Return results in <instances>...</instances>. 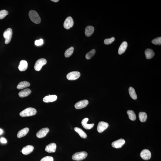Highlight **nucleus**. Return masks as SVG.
Returning <instances> with one entry per match:
<instances>
[{
    "label": "nucleus",
    "mask_w": 161,
    "mask_h": 161,
    "mask_svg": "<svg viewBox=\"0 0 161 161\" xmlns=\"http://www.w3.org/2000/svg\"><path fill=\"white\" fill-rule=\"evenodd\" d=\"M57 148V145L55 143H52L46 146L45 150L48 153L55 152Z\"/></svg>",
    "instance_id": "ddd939ff"
},
{
    "label": "nucleus",
    "mask_w": 161,
    "mask_h": 161,
    "mask_svg": "<svg viewBox=\"0 0 161 161\" xmlns=\"http://www.w3.org/2000/svg\"><path fill=\"white\" fill-rule=\"evenodd\" d=\"M30 86V83L27 81H23L20 82L18 85L17 88L18 89H22L25 88L29 87Z\"/></svg>",
    "instance_id": "5701e85b"
},
{
    "label": "nucleus",
    "mask_w": 161,
    "mask_h": 161,
    "mask_svg": "<svg viewBox=\"0 0 161 161\" xmlns=\"http://www.w3.org/2000/svg\"><path fill=\"white\" fill-rule=\"evenodd\" d=\"M74 47H71L66 51L64 56L68 58L70 57L71 56L74 51Z\"/></svg>",
    "instance_id": "cd10ccee"
},
{
    "label": "nucleus",
    "mask_w": 161,
    "mask_h": 161,
    "mask_svg": "<svg viewBox=\"0 0 161 161\" xmlns=\"http://www.w3.org/2000/svg\"><path fill=\"white\" fill-rule=\"evenodd\" d=\"M147 115L146 113L144 112H140L139 114V118L141 122L146 121L147 118Z\"/></svg>",
    "instance_id": "bb28decb"
},
{
    "label": "nucleus",
    "mask_w": 161,
    "mask_h": 161,
    "mask_svg": "<svg viewBox=\"0 0 161 161\" xmlns=\"http://www.w3.org/2000/svg\"><path fill=\"white\" fill-rule=\"evenodd\" d=\"M29 131V129L26 128H23L18 132L17 137L18 138H20L24 137L28 134Z\"/></svg>",
    "instance_id": "412c9836"
},
{
    "label": "nucleus",
    "mask_w": 161,
    "mask_h": 161,
    "mask_svg": "<svg viewBox=\"0 0 161 161\" xmlns=\"http://www.w3.org/2000/svg\"><path fill=\"white\" fill-rule=\"evenodd\" d=\"M37 112L36 110L34 108H29L21 112L20 115V116L23 117L30 116L35 115Z\"/></svg>",
    "instance_id": "f257e3e1"
},
{
    "label": "nucleus",
    "mask_w": 161,
    "mask_h": 161,
    "mask_svg": "<svg viewBox=\"0 0 161 161\" xmlns=\"http://www.w3.org/2000/svg\"><path fill=\"white\" fill-rule=\"evenodd\" d=\"M80 73L78 71H73L67 75V78L69 80H76L80 77Z\"/></svg>",
    "instance_id": "0eeeda50"
},
{
    "label": "nucleus",
    "mask_w": 161,
    "mask_h": 161,
    "mask_svg": "<svg viewBox=\"0 0 161 161\" xmlns=\"http://www.w3.org/2000/svg\"><path fill=\"white\" fill-rule=\"evenodd\" d=\"M115 38L114 37L110 39H106L104 40V43L105 45H109L112 43L114 41Z\"/></svg>",
    "instance_id": "2f4dec72"
},
{
    "label": "nucleus",
    "mask_w": 161,
    "mask_h": 161,
    "mask_svg": "<svg viewBox=\"0 0 161 161\" xmlns=\"http://www.w3.org/2000/svg\"><path fill=\"white\" fill-rule=\"evenodd\" d=\"M43 40L42 39H40V40H36L35 42V45L37 46H40L43 44Z\"/></svg>",
    "instance_id": "72a5a7b5"
},
{
    "label": "nucleus",
    "mask_w": 161,
    "mask_h": 161,
    "mask_svg": "<svg viewBox=\"0 0 161 161\" xmlns=\"http://www.w3.org/2000/svg\"><path fill=\"white\" fill-rule=\"evenodd\" d=\"M74 130L76 132L79 134L81 138H87V134L84 131H83V130L82 129L78 128V127H76V128H74Z\"/></svg>",
    "instance_id": "b1692460"
},
{
    "label": "nucleus",
    "mask_w": 161,
    "mask_h": 161,
    "mask_svg": "<svg viewBox=\"0 0 161 161\" xmlns=\"http://www.w3.org/2000/svg\"><path fill=\"white\" fill-rule=\"evenodd\" d=\"M129 118L132 121H135L136 119V116L134 112L132 110H128L127 112Z\"/></svg>",
    "instance_id": "a878e982"
},
{
    "label": "nucleus",
    "mask_w": 161,
    "mask_h": 161,
    "mask_svg": "<svg viewBox=\"0 0 161 161\" xmlns=\"http://www.w3.org/2000/svg\"><path fill=\"white\" fill-rule=\"evenodd\" d=\"M109 124L107 123L104 121H100L98 123L97 130L99 133H102L108 128Z\"/></svg>",
    "instance_id": "9d476101"
},
{
    "label": "nucleus",
    "mask_w": 161,
    "mask_h": 161,
    "mask_svg": "<svg viewBox=\"0 0 161 161\" xmlns=\"http://www.w3.org/2000/svg\"><path fill=\"white\" fill-rule=\"evenodd\" d=\"M28 67V63L26 61L22 60L20 62L18 68L21 71H23L26 70Z\"/></svg>",
    "instance_id": "dca6fc26"
},
{
    "label": "nucleus",
    "mask_w": 161,
    "mask_h": 161,
    "mask_svg": "<svg viewBox=\"0 0 161 161\" xmlns=\"http://www.w3.org/2000/svg\"><path fill=\"white\" fill-rule=\"evenodd\" d=\"M0 141L1 143L4 144H6L7 143V140L6 139L3 137H2L0 138Z\"/></svg>",
    "instance_id": "f704fd0d"
},
{
    "label": "nucleus",
    "mask_w": 161,
    "mask_h": 161,
    "mask_svg": "<svg viewBox=\"0 0 161 161\" xmlns=\"http://www.w3.org/2000/svg\"><path fill=\"white\" fill-rule=\"evenodd\" d=\"M53 157L50 156H46L43 157L40 161H53Z\"/></svg>",
    "instance_id": "473e14b6"
},
{
    "label": "nucleus",
    "mask_w": 161,
    "mask_h": 161,
    "mask_svg": "<svg viewBox=\"0 0 161 161\" xmlns=\"http://www.w3.org/2000/svg\"><path fill=\"white\" fill-rule=\"evenodd\" d=\"M140 156L144 160H149L151 157V154L149 150L144 149L140 152Z\"/></svg>",
    "instance_id": "1a4fd4ad"
},
{
    "label": "nucleus",
    "mask_w": 161,
    "mask_h": 161,
    "mask_svg": "<svg viewBox=\"0 0 161 161\" xmlns=\"http://www.w3.org/2000/svg\"><path fill=\"white\" fill-rule=\"evenodd\" d=\"M152 43L155 45H160L161 44V37H160L154 39L152 40Z\"/></svg>",
    "instance_id": "7c9ffc66"
},
{
    "label": "nucleus",
    "mask_w": 161,
    "mask_h": 161,
    "mask_svg": "<svg viewBox=\"0 0 161 161\" xmlns=\"http://www.w3.org/2000/svg\"><path fill=\"white\" fill-rule=\"evenodd\" d=\"M34 150V147L31 145L26 146L22 149V152L25 155H27L31 153Z\"/></svg>",
    "instance_id": "4468645a"
},
{
    "label": "nucleus",
    "mask_w": 161,
    "mask_h": 161,
    "mask_svg": "<svg viewBox=\"0 0 161 161\" xmlns=\"http://www.w3.org/2000/svg\"><path fill=\"white\" fill-rule=\"evenodd\" d=\"M87 156V153L85 152H77L73 155L72 158L74 160L80 161L84 160Z\"/></svg>",
    "instance_id": "7ed1b4c3"
},
{
    "label": "nucleus",
    "mask_w": 161,
    "mask_h": 161,
    "mask_svg": "<svg viewBox=\"0 0 161 161\" xmlns=\"http://www.w3.org/2000/svg\"><path fill=\"white\" fill-rule=\"evenodd\" d=\"M96 50L95 49H93L90 51L87 52L85 56V58L86 59L88 60L90 59L91 58L95 55L96 53Z\"/></svg>",
    "instance_id": "c85d7f7f"
},
{
    "label": "nucleus",
    "mask_w": 161,
    "mask_h": 161,
    "mask_svg": "<svg viewBox=\"0 0 161 161\" xmlns=\"http://www.w3.org/2000/svg\"><path fill=\"white\" fill-rule=\"evenodd\" d=\"M12 34V30L11 28L7 29L3 33V36L5 39V43L6 44H7L11 41Z\"/></svg>",
    "instance_id": "20e7f679"
},
{
    "label": "nucleus",
    "mask_w": 161,
    "mask_h": 161,
    "mask_svg": "<svg viewBox=\"0 0 161 161\" xmlns=\"http://www.w3.org/2000/svg\"><path fill=\"white\" fill-rule=\"evenodd\" d=\"M49 131V129L48 128H42L37 132V136L38 138H43L46 136Z\"/></svg>",
    "instance_id": "f8f14e48"
},
{
    "label": "nucleus",
    "mask_w": 161,
    "mask_h": 161,
    "mask_svg": "<svg viewBox=\"0 0 161 161\" xmlns=\"http://www.w3.org/2000/svg\"><path fill=\"white\" fill-rule=\"evenodd\" d=\"M31 91L29 89H26L23 90L19 93V96L20 97L23 98L31 94Z\"/></svg>",
    "instance_id": "6ab92c4d"
},
{
    "label": "nucleus",
    "mask_w": 161,
    "mask_h": 161,
    "mask_svg": "<svg viewBox=\"0 0 161 161\" xmlns=\"http://www.w3.org/2000/svg\"><path fill=\"white\" fill-rule=\"evenodd\" d=\"M57 98V96L55 95H49V96H46L44 98L43 101L45 103L52 102L56 100Z\"/></svg>",
    "instance_id": "2eb2a0df"
},
{
    "label": "nucleus",
    "mask_w": 161,
    "mask_h": 161,
    "mask_svg": "<svg viewBox=\"0 0 161 161\" xmlns=\"http://www.w3.org/2000/svg\"><path fill=\"white\" fill-rule=\"evenodd\" d=\"M74 25V20L71 16H69L65 19L64 23V28L68 30L72 28Z\"/></svg>",
    "instance_id": "423d86ee"
},
{
    "label": "nucleus",
    "mask_w": 161,
    "mask_h": 161,
    "mask_svg": "<svg viewBox=\"0 0 161 161\" xmlns=\"http://www.w3.org/2000/svg\"><path fill=\"white\" fill-rule=\"evenodd\" d=\"M125 143V141L123 139H120L113 142L112 146L115 148H120L123 146Z\"/></svg>",
    "instance_id": "9b49d317"
},
{
    "label": "nucleus",
    "mask_w": 161,
    "mask_h": 161,
    "mask_svg": "<svg viewBox=\"0 0 161 161\" xmlns=\"http://www.w3.org/2000/svg\"><path fill=\"white\" fill-rule=\"evenodd\" d=\"M51 1L52 2H53L57 3V2H58L59 1V0H51Z\"/></svg>",
    "instance_id": "c9c22d12"
},
{
    "label": "nucleus",
    "mask_w": 161,
    "mask_h": 161,
    "mask_svg": "<svg viewBox=\"0 0 161 161\" xmlns=\"http://www.w3.org/2000/svg\"><path fill=\"white\" fill-rule=\"evenodd\" d=\"M129 93L130 97L134 100H136L137 99V96L135 90L132 87H130L129 89Z\"/></svg>",
    "instance_id": "393cba45"
},
{
    "label": "nucleus",
    "mask_w": 161,
    "mask_h": 161,
    "mask_svg": "<svg viewBox=\"0 0 161 161\" xmlns=\"http://www.w3.org/2000/svg\"><path fill=\"white\" fill-rule=\"evenodd\" d=\"M47 63V60L45 59H40L37 60L34 65V69L37 71H40L43 66Z\"/></svg>",
    "instance_id": "39448f33"
},
{
    "label": "nucleus",
    "mask_w": 161,
    "mask_h": 161,
    "mask_svg": "<svg viewBox=\"0 0 161 161\" xmlns=\"http://www.w3.org/2000/svg\"><path fill=\"white\" fill-rule=\"evenodd\" d=\"M88 101L87 100H84L80 101L76 103L75 107L77 109H80L86 107L88 104Z\"/></svg>",
    "instance_id": "6e6552de"
},
{
    "label": "nucleus",
    "mask_w": 161,
    "mask_h": 161,
    "mask_svg": "<svg viewBox=\"0 0 161 161\" xmlns=\"http://www.w3.org/2000/svg\"><path fill=\"white\" fill-rule=\"evenodd\" d=\"M128 43L126 42H123L122 43L119 47L118 50V53L121 55L125 52L128 47Z\"/></svg>",
    "instance_id": "a211bd4d"
},
{
    "label": "nucleus",
    "mask_w": 161,
    "mask_h": 161,
    "mask_svg": "<svg viewBox=\"0 0 161 161\" xmlns=\"http://www.w3.org/2000/svg\"><path fill=\"white\" fill-rule=\"evenodd\" d=\"M88 120L89 119L88 118H85L83 119L82 121V126L84 127V128L87 130L91 129L94 126V123L91 124H87V122Z\"/></svg>",
    "instance_id": "f3484780"
},
{
    "label": "nucleus",
    "mask_w": 161,
    "mask_h": 161,
    "mask_svg": "<svg viewBox=\"0 0 161 161\" xmlns=\"http://www.w3.org/2000/svg\"><path fill=\"white\" fill-rule=\"evenodd\" d=\"M29 16L31 21L36 24H40L41 22L40 16L36 11H30L29 13Z\"/></svg>",
    "instance_id": "f03ea898"
},
{
    "label": "nucleus",
    "mask_w": 161,
    "mask_h": 161,
    "mask_svg": "<svg viewBox=\"0 0 161 161\" xmlns=\"http://www.w3.org/2000/svg\"><path fill=\"white\" fill-rule=\"evenodd\" d=\"M94 31V27L92 26H88L86 27L85 33L86 36L89 37L92 35Z\"/></svg>",
    "instance_id": "aec40b11"
},
{
    "label": "nucleus",
    "mask_w": 161,
    "mask_h": 161,
    "mask_svg": "<svg viewBox=\"0 0 161 161\" xmlns=\"http://www.w3.org/2000/svg\"><path fill=\"white\" fill-rule=\"evenodd\" d=\"M8 12L6 10H3L0 11V19L4 18L8 14Z\"/></svg>",
    "instance_id": "c756f323"
},
{
    "label": "nucleus",
    "mask_w": 161,
    "mask_h": 161,
    "mask_svg": "<svg viewBox=\"0 0 161 161\" xmlns=\"http://www.w3.org/2000/svg\"><path fill=\"white\" fill-rule=\"evenodd\" d=\"M3 133V130L1 129H0V135H1Z\"/></svg>",
    "instance_id": "e433bc0d"
},
{
    "label": "nucleus",
    "mask_w": 161,
    "mask_h": 161,
    "mask_svg": "<svg viewBox=\"0 0 161 161\" xmlns=\"http://www.w3.org/2000/svg\"><path fill=\"white\" fill-rule=\"evenodd\" d=\"M146 57L147 59H150L152 58L155 55L153 50L150 49H147L145 51Z\"/></svg>",
    "instance_id": "4be33fe9"
}]
</instances>
